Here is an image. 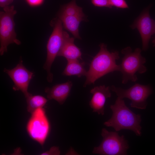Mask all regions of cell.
Segmentation results:
<instances>
[{
    "instance_id": "6da1fadb",
    "label": "cell",
    "mask_w": 155,
    "mask_h": 155,
    "mask_svg": "<svg viewBox=\"0 0 155 155\" xmlns=\"http://www.w3.org/2000/svg\"><path fill=\"white\" fill-rule=\"evenodd\" d=\"M99 46L100 50L93 59L87 71L84 87L94 84L98 79L109 73L120 71V65L116 63V61L119 58V52H110L106 45L103 43Z\"/></svg>"
},
{
    "instance_id": "7a4b0ae2",
    "label": "cell",
    "mask_w": 155,
    "mask_h": 155,
    "mask_svg": "<svg viewBox=\"0 0 155 155\" xmlns=\"http://www.w3.org/2000/svg\"><path fill=\"white\" fill-rule=\"evenodd\" d=\"M111 117L104 125L113 127L116 131L128 129L133 131L137 136L141 135V115L136 114L125 105L124 100L117 97L114 104L110 105Z\"/></svg>"
},
{
    "instance_id": "3957f363",
    "label": "cell",
    "mask_w": 155,
    "mask_h": 155,
    "mask_svg": "<svg viewBox=\"0 0 155 155\" xmlns=\"http://www.w3.org/2000/svg\"><path fill=\"white\" fill-rule=\"evenodd\" d=\"M141 52L139 48H136L132 52L129 46L121 50V53L124 56L120 65V71L122 75V84H126L129 81L135 82L137 80V73L142 74L146 71L147 68L144 65L146 60L142 56Z\"/></svg>"
},
{
    "instance_id": "277c9868",
    "label": "cell",
    "mask_w": 155,
    "mask_h": 155,
    "mask_svg": "<svg viewBox=\"0 0 155 155\" xmlns=\"http://www.w3.org/2000/svg\"><path fill=\"white\" fill-rule=\"evenodd\" d=\"M26 124V129L29 137L43 146L51 129L50 122L43 107L32 112Z\"/></svg>"
},
{
    "instance_id": "5b68a950",
    "label": "cell",
    "mask_w": 155,
    "mask_h": 155,
    "mask_svg": "<svg viewBox=\"0 0 155 155\" xmlns=\"http://www.w3.org/2000/svg\"><path fill=\"white\" fill-rule=\"evenodd\" d=\"M3 11L0 12V54L1 56L7 51V47L10 44L19 45L20 40L16 38L15 30L13 18L17 11L13 6L3 8Z\"/></svg>"
},
{
    "instance_id": "8992f818",
    "label": "cell",
    "mask_w": 155,
    "mask_h": 155,
    "mask_svg": "<svg viewBox=\"0 0 155 155\" xmlns=\"http://www.w3.org/2000/svg\"><path fill=\"white\" fill-rule=\"evenodd\" d=\"M101 135L103 138L100 145L95 147L92 152L102 155H126L129 148L124 136H120L116 132L109 131L102 129Z\"/></svg>"
},
{
    "instance_id": "52a82bcc",
    "label": "cell",
    "mask_w": 155,
    "mask_h": 155,
    "mask_svg": "<svg viewBox=\"0 0 155 155\" xmlns=\"http://www.w3.org/2000/svg\"><path fill=\"white\" fill-rule=\"evenodd\" d=\"M110 88L111 90L115 92L118 97L122 99L126 98L130 99L131 101V107L141 109L146 108L147 99L152 92L150 86L138 83L126 89L116 87L114 85L111 86Z\"/></svg>"
},
{
    "instance_id": "ba28073f",
    "label": "cell",
    "mask_w": 155,
    "mask_h": 155,
    "mask_svg": "<svg viewBox=\"0 0 155 155\" xmlns=\"http://www.w3.org/2000/svg\"><path fill=\"white\" fill-rule=\"evenodd\" d=\"M62 22L60 19L56 20L53 31L48 40L46 45L47 57L43 68L47 72V80L52 82L53 75L51 71L52 64L57 56L64 41L63 31Z\"/></svg>"
},
{
    "instance_id": "9c48e42d",
    "label": "cell",
    "mask_w": 155,
    "mask_h": 155,
    "mask_svg": "<svg viewBox=\"0 0 155 155\" xmlns=\"http://www.w3.org/2000/svg\"><path fill=\"white\" fill-rule=\"evenodd\" d=\"M3 71L13 82V90H20L26 98L32 95L28 90L30 81L34 76V73L28 70L23 65L22 59H20L19 63L13 68L11 69L5 68Z\"/></svg>"
},
{
    "instance_id": "30bf717a",
    "label": "cell",
    "mask_w": 155,
    "mask_h": 155,
    "mask_svg": "<svg viewBox=\"0 0 155 155\" xmlns=\"http://www.w3.org/2000/svg\"><path fill=\"white\" fill-rule=\"evenodd\" d=\"M132 29L137 28L141 36L142 49L146 51L151 36L155 34V21L150 16L149 10L144 11L131 26Z\"/></svg>"
},
{
    "instance_id": "8fae6325",
    "label": "cell",
    "mask_w": 155,
    "mask_h": 155,
    "mask_svg": "<svg viewBox=\"0 0 155 155\" xmlns=\"http://www.w3.org/2000/svg\"><path fill=\"white\" fill-rule=\"evenodd\" d=\"M110 88L104 85L94 87L90 90L92 94L89 105L93 111L102 115L104 114V106L107 99L111 97Z\"/></svg>"
},
{
    "instance_id": "7c38bea8",
    "label": "cell",
    "mask_w": 155,
    "mask_h": 155,
    "mask_svg": "<svg viewBox=\"0 0 155 155\" xmlns=\"http://www.w3.org/2000/svg\"><path fill=\"white\" fill-rule=\"evenodd\" d=\"M64 41L57 56H62L67 60L82 59L80 49L74 43V38L63 31Z\"/></svg>"
},
{
    "instance_id": "4fadbf2b",
    "label": "cell",
    "mask_w": 155,
    "mask_h": 155,
    "mask_svg": "<svg viewBox=\"0 0 155 155\" xmlns=\"http://www.w3.org/2000/svg\"><path fill=\"white\" fill-rule=\"evenodd\" d=\"M73 84L71 81L55 85L51 88L46 87L45 92L49 100L54 99L62 105L69 95Z\"/></svg>"
},
{
    "instance_id": "5bb4252c",
    "label": "cell",
    "mask_w": 155,
    "mask_h": 155,
    "mask_svg": "<svg viewBox=\"0 0 155 155\" xmlns=\"http://www.w3.org/2000/svg\"><path fill=\"white\" fill-rule=\"evenodd\" d=\"M59 19L62 22L63 27L71 32L75 38L81 39L79 33V27L80 22L84 20L86 17L70 16L61 14Z\"/></svg>"
},
{
    "instance_id": "9a60e30c",
    "label": "cell",
    "mask_w": 155,
    "mask_h": 155,
    "mask_svg": "<svg viewBox=\"0 0 155 155\" xmlns=\"http://www.w3.org/2000/svg\"><path fill=\"white\" fill-rule=\"evenodd\" d=\"M84 63L80 62L79 60H68L62 75L66 76H76L79 78L86 76L87 71L84 67Z\"/></svg>"
},
{
    "instance_id": "2e32d148",
    "label": "cell",
    "mask_w": 155,
    "mask_h": 155,
    "mask_svg": "<svg viewBox=\"0 0 155 155\" xmlns=\"http://www.w3.org/2000/svg\"><path fill=\"white\" fill-rule=\"evenodd\" d=\"M26 98L27 111L30 113L37 108L43 107L48 101L46 98L40 95L33 96L32 94Z\"/></svg>"
},
{
    "instance_id": "e0dca14e",
    "label": "cell",
    "mask_w": 155,
    "mask_h": 155,
    "mask_svg": "<svg viewBox=\"0 0 155 155\" xmlns=\"http://www.w3.org/2000/svg\"><path fill=\"white\" fill-rule=\"evenodd\" d=\"M60 14L70 16H78L86 17L82 8L76 4L75 0H73L64 5Z\"/></svg>"
},
{
    "instance_id": "ac0fdd59",
    "label": "cell",
    "mask_w": 155,
    "mask_h": 155,
    "mask_svg": "<svg viewBox=\"0 0 155 155\" xmlns=\"http://www.w3.org/2000/svg\"><path fill=\"white\" fill-rule=\"evenodd\" d=\"M112 6L120 8H128L129 7L125 0H109Z\"/></svg>"
},
{
    "instance_id": "d6986e66",
    "label": "cell",
    "mask_w": 155,
    "mask_h": 155,
    "mask_svg": "<svg viewBox=\"0 0 155 155\" xmlns=\"http://www.w3.org/2000/svg\"><path fill=\"white\" fill-rule=\"evenodd\" d=\"M92 3L94 6L99 7H106L111 8L112 6L109 0H91Z\"/></svg>"
},
{
    "instance_id": "ffe728a7",
    "label": "cell",
    "mask_w": 155,
    "mask_h": 155,
    "mask_svg": "<svg viewBox=\"0 0 155 155\" xmlns=\"http://www.w3.org/2000/svg\"><path fill=\"white\" fill-rule=\"evenodd\" d=\"M60 151L59 147L54 146L51 148L49 150L41 154V155H59Z\"/></svg>"
},
{
    "instance_id": "44dd1931",
    "label": "cell",
    "mask_w": 155,
    "mask_h": 155,
    "mask_svg": "<svg viewBox=\"0 0 155 155\" xmlns=\"http://www.w3.org/2000/svg\"><path fill=\"white\" fill-rule=\"evenodd\" d=\"M30 6L33 7L38 6L41 5L44 0H26Z\"/></svg>"
},
{
    "instance_id": "7402d4cb",
    "label": "cell",
    "mask_w": 155,
    "mask_h": 155,
    "mask_svg": "<svg viewBox=\"0 0 155 155\" xmlns=\"http://www.w3.org/2000/svg\"><path fill=\"white\" fill-rule=\"evenodd\" d=\"M13 0H0V7L4 8L9 5L11 3Z\"/></svg>"
},
{
    "instance_id": "603a6c76",
    "label": "cell",
    "mask_w": 155,
    "mask_h": 155,
    "mask_svg": "<svg viewBox=\"0 0 155 155\" xmlns=\"http://www.w3.org/2000/svg\"><path fill=\"white\" fill-rule=\"evenodd\" d=\"M152 43L153 44V46H155V37L154 39L152 40Z\"/></svg>"
}]
</instances>
